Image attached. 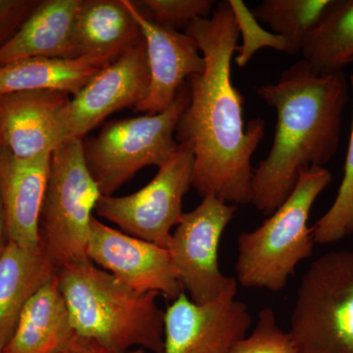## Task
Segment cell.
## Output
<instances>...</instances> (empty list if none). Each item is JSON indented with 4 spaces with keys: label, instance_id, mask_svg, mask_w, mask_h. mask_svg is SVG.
<instances>
[{
    "label": "cell",
    "instance_id": "cell-6",
    "mask_svg": "<svg viewBox=\"0 0 353 353\" xmlns=\"http://www.w3.org/2000/svg\"><path fill=\"white\" fill-rule=\"evenodd\" d=\"M102 196L83 157V139H70L51 155L39 217L41 245L57 270L88 260L94 211Z\"/></svg>",
    "mask_w": 353,
    "mask_h": 353
},
{
    "label": "cell",
    "instance_id": "cell-29",
    "mask_svg": "<svg viewBox=\"0 0 353 353\" xmlns=\"http://www.w3.org/2000/svg\"><path fill=\"white\" fill-rule=\"evenodd\" d=\"M9 243L8 232H7L6 213H4L3 203H2L1 194H0V259L6 252Z\"/></svg>",
    "mask_w": 353,
    "mask_h": 353
},
{
    "label": "cell",
    "instance_id": "cell-8",
    "mask_svg": "<svg viewBox=\"0 0 353 353\" xmlns=\"http://www.w3.org/2000/svg\"><path fill=\"white\" fill-rule=\"evenodd\" d=\"M194 164L192 148L179 143L143 189L124 196H101L95 212L123 233L167 250L172 229L183 218V197L192 187Z\"/></svg>",
    "mask_w": 353,
    "mask_h": 353
},
{
    "label": "cell",
    "instance_id": "cell-27",
    "mask_svg": "<svg viewBox=\"0 0 353 353\" xmlns=\"http://www.w3.org/2000/svg\"><path fill=\"white\" fill-rule=\"evenodd\" d=\"M39 2L38 0H0V46L19 31Z\"/></svg>",
    "mask_w": 353,
    "mask_h": 353
},
{
    "label": "cell",
    "instance_id": "cell-20",
    "mask_svg": "<svg viewBox=\"0 0 353 353\" xmlns=\"http://www.w3.org/2000/svg\"><path fill=\"white\" fill-rule=\"evenodd\" d=\"M143 39L125 0H82L74 26L78 57H118Z\"/></svg>",
    "mask_w": 353,
    "mask_h": 353
},
{
    "label": "cell",
    "instance_id": "cell-25",
    "mask_svg": "<svg viewBox=\"0 0 353 353\" xmlns=\"http://www.w3.org/2000/svg\"><path fill=\"white\" fill-rule=\"evenodd\" d=\"M157 24L175 31L187 29L199 18H208L213 13V0H141L134 1Z\"/></svg>",
    "mask_w": 353,
    "mask_h": 353
},
{
    "label": "cell",
    "instance_id": "cell-28",
    "mask_svg": "<svg viewBox=\"0 0 353 353\" xmlns=\"http://www.w3.org/2000/svg\"><path fill=\"white\" fill-rule=\"evenodd\" d=\"M57 353H145V350L137 348L128 352H116L75 334Z\"/></svg>",
    "mask_w": 353,
    "mask_h": 353
},
{
    "label": "cell",
    "instance_id": "cell-7",
    "mask_svg": "<svg viewBox=\"0 0 353 353\" xmlns=\"http://www.w3.org/2000/svg\"><path fill=\"white\" fill-rule=\"evenodd\" d=\"M289 334L299 353H353V250L311 263L297 289Z\"/></svg>",
    "mask_w": 353,
    "mask_h": 353
},
{
    "label": "cell",
    "instance_id": "cell-13",
    "mask_svg": "<svg viewBox=\"0 0 353 353\" xmlns=\"http://www.w3.org/2000/svg\"><path fill=\"white\" fill-rule=\"evenodd\" d=\"M71 95L28 90L0 97V148L19 159L52 153L68 141Z\"/></svg>",
    "mask_w": 353,
    "mask_h": 353
},
{
    "label": "cell",
    "instance_id": "cell-17",
    "mask_svg": "<svg viewBox=\"0 0 353 353\" xmlns=\"http://www.w3.org/2000/svg\"><path fill=\"white\" fill-rule=\"evenodd\" d=\"M57 274L43 246L26 248L9 241L0 259V352L29 299Z\"/></svg>",
    "mask_w": 353,
    "mask_h": 353
},
{
    "label": "cell",
    "instance_id": "cell-24",
    "mask_svg": "<svg viewBox=\"0 0 353 353\" xmlns=\"http://www.w3.org/2000/svg\"><path fill=\"white\" fill-rule=\"evenodd\" d=\"M233 11L234 21L239 32L243 37V43L236 46L234 62L240 68H243L252 60L253 55L263 48H274L280 52L287 53V41L283 37L278 36L264 30L259 21L253 16L252 11L241 0H228Z\"/></svg>",
    "mask_w": 353,
    "mask_h": 353
},
{
    "label": "cell",
    "instance_id": "cell-4",
    "mask_svg": "<svg viewBox=\"0 0 353 353\" xmlns=\"http://www.w3.org/2000/svg\"><path fill=\"white\" fill-rule=\"evenodd\" d=\"M333 181L324 167L299 171L288 199L254 231L238 238L236 282L248 289L279 292L285 289L297 265L313 253L309 214L317 197Z\"/></svg>",
    "mask_w": 353,
    "mask_h": 353
},
{
    "label": "cell",
    "instance_id": "cell-1",
    "mask_svg": "<svg viewBox=\"0 0 353 353\" xmlns=\"http://www.w3.org/2000/svg\"><path fill=\"white\" fill-rule=\"evenodd\" d=\"M185 32L205 61L203 72L189 79L190 103L176 132V141L194 152L192 187L201 197L245 205L252 202V158L265 122L255 118L245 128V97L232 82L240 32L229 1L218 2L211 17L192 21Z\"/></svg>",
    "mask_w": 353,
    "mask_h": 353
},
{
    "label": "cell",
    "instance_id": "cell-12",
    "mask_svg": "<svg viewBox=\"0 0 353 353\" xmlns=\"http://www.w3.org/2000/svg\"><path fill=\"white\" fill-rule=\"evenodd\" d=\"M150 81L143 39L71 97L66 114L69 139H83L111 114L131 106L136 108L148 95Z\"/></svg>",
    "mask_w": 353,
    "mask_h": 353
},
{
    "label": "cell",
    "instance_id": "cell-3",
    "mask_svg": "<svg viewBox=\"0 0 353 353\" xmlns=\"http://www.w3.org/2000/svg\"><path fill=\"white\" fill-rule=\"evenodd\" d=\"M74 331L116 352L164 353V314L157 292H139L90 260L57 271Z\"/></svg>",
    "mask_w": 353,
    "mask_h": 353
},
{
    "label": "cell",
    "instance_id": "cell-30",
    "mask_svg": "<svg viewBox=\"0 0 353 353\" xmlns=\"http://www.w3.org/2000/svg\"><path fill=\"white\" fill-rule=\"evenodd\" d=\"M0 353H4L3 352H0Z\"/></svg>",
    "mask_w": 353,
    "mask_h": 353
},
{
    "label": "cell",
    "instance_id": "cell-14",
    "mask_svg": "<svg viewBox=\"0 0 353 353\" xmlns=\"http://www.w3.org/2000/svg\"><path fill=\"white\" fill-rule=\"evenodd\" d=\"M125 3L141 29L150 68L148 95L134 109L138 112L160 113L175 101L190 77L203 72L205 61L189 34L157 24L131 0H125Z\"/></svg>",
    "mask_w": 353,
    "mask_h": 353
},
{
    "label": "cell",
    "instance_id": "cell-16",
    "mask_svg": "<svg viewBox=\"0 0 353 353\" xmlns=\"http://www.w3.org/2000/svg\"><path fill=\"white\" fill-rule=\"evenodd\" d=\"M81 2L39 1L19 31L0 46V66L27 58H78L74 26Z\"/></svg>",
    "mask_w": 353,
    "mask_h": 353
},
{
    "label": "cell",
    "instance_id": "cell-23",
    "mask_svg": "<svg viewBox=\"0 0 353 353\" xmlns=\"http://www.w3.org/2000/svg\"><path fill=\"white\" fill-rule=\"evenodd\" d=\"M353 94V75L350 77ZM312 228L313 241L331 245L353 234V117L343 176L333 205Z\"/></svg>",
    "mask_w": 353,
    "mask_h": 353
},
{
    "label": "cell",
    "instance_id": "cell-2",
    "mask_svg": "<svg viewBox=\"0 0 353 353\" xmlns=\"http://www.w3.org/2000/svg\"><path fill=\"white\" fill-rule=\"evenodd\" d=\"M345 72L318 75L301 59L276 83L256 94L277 111L268 157L253 169L252 202L270 216L296 187L299 171L324 167L338 152L343 115L350 99Z\"/></svg>",
    "mask_w": 353,
    "mask_h": 353
},
{
    "label": "cell",
    "instance_id": "cell-18",
    "mask_svg": "<svg viewBox=\"0 0 353 353\" xmlns=\"http://www.w3.org/2000/svg\"><path fill=\"white\" fill-rule=\"evenodd\" d=\"M117 57H34L0 66V97L28 90H54L75 95Z\"/></svg>",
    "mask_w": 353,
    "mask_h": 353
},
{
    "label": "cell",
    "instance_id": "cell-21",
    "mask_svg": "<svg viewBox=\"0 0 353 353\" xmlns=\"http://www.w3.org/2000/svg\"><path fill=\"white\" fill-rule=\"evenodd\" d=\"M301 54L318 75L339 73L352 63L353 0H332Z\"/></svg>",
    "mask_w": 353,
    "mask_h": 353
},
{
    "label": "cell",
    "instance_id": "cell-5",
    "mask_svg": "<svg viewBox=\"0 0 353 353\" xmlns=\"http://www.w3.org/2000/svg\"><path fill=\"white\" fill-rule=\"evenodd\" d=\"M183 83L166 110L108 123L95 138L83 139V157L102 196H113L148 166L161 167L178 148L176 128L190 103Z\"/></svg>",
    "mask_w": 353,
    "mask_h": 353
},
{
    "label": "cell",
    "instance_id": "cell-9",
    "mask_svg": "<svg viewBox=\"0 0 353 353\" xmlns=\"http://www.w3.org/2000/svg\"><path fill=\"white\" fill-rule=\"evenodd\" d=\"M236 209L219 197H202L196 208L183 213L172 233L167 250L179 282L194 303L215 301L236 282L222 274L218 261L221 238Z\"/></svg>",
    "mask_w": 353,
    "mask_h": 353
},
{
    "label": "cell",
    "instance_id": "cell-15",
    "mask_svg": "<svg viewBox=\"0 0 353 353\" xmlns=\"http://www.w3.org/2000/svg\"><path fill=\"white\" fill-rule=\"evenodd\" d=\"M52 153L19 159L0 148V194L9 241L26 248L41 245L39 217Z\"/></svg>",
    "mask_w": 353,
    "mask_h": 353
},
{
    "label": "cell",
    "instance_id": "cell-10",
    "mask_svg": "<svg viewBox=\"0 0 353 353\" xmlns=\"http://www.w3.org/2000/svg\"><path fill=\"white\" fill-rule=\"evenodd\" d=\"M236 294L238 282L208 303H194L183 292L165 311L164 353H232L252 323Z\"/></svg>",
    "mask_w": 353,
    "mask_h": 353
},
{
    "label": "cell",
    "instance_id": "cell-19",
    "mask_svg": "<svg viewBox=\"0 0 353 353\" xmlns=\"http://www.w3.org/2000/svg\"><path fill=\"white\" fill-rule=\"evenodd\" d=\"M57 274L26 304L4 353H57L75 334Z\"/></svg>",
    "mask_w": 353,
    "mask_h": 353
},
{
    "label": "cell",
    "instance_id": "cell-22",
    "mask_svg": "<svg viewBox=\"0 0 353 353\" xmlns=\"http://www.w3.org/2000/svg\"><path fill=\"white\" fill-rule=\"evenodd\" d=\"M332 0H264L252 10L256 20L287 41V53H301Z\"/></svg>",
    "mask_w": 353,
    "mask_h": 353
},
{
    "label": "cell",
    "instance_id": "cell-11",
    "mask_svg": "<svg viewBox=\"0 0 353 353\" xmlns=\"http://www.w3.org/2000/svg\"><path fill=\"white\" fill-rule=\"evenodd\" d=\"M87 256L123 284L139 292H157L174 301L183 290L168 250L134 238L94 217Z\"/></svg>",
    "mask_w": 353,
    "mask_h": 353
},
{
    "label": "cell",
    "instance_id": "cell-26",
    "mask_svg": "<svg viewBox=\"0 0 353 353\" xmlns=\"http://www.w3.org/2000/svg\"><path fill=\"white\" fill-rule=\"evenodd\" d=\"M232 353H299L289 332L279 326L273 309L259 313L252 334L236 343Z\"/></svg>",
    "mask_w": 353,
    "mask_h": 353
}]
</instances>
